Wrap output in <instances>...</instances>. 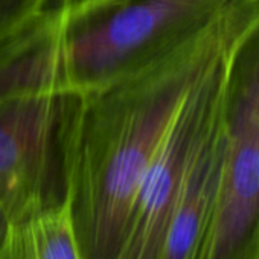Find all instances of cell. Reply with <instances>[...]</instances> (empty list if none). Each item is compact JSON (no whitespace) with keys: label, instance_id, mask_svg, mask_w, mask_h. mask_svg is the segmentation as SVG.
Returning a JSON list of instances; mask_svg holds the SVG:
<instances>
[{"label":"cell","instance_id":"9c48e42d","mask_svg":"<svg viewBox=\"0 0 259 259\" xmlns=\"http://www.w3.org/2000/svg\"><path fill=\"white\" fill-rule=\"evenodd\" d=\"M8 224H10L8 217H7V213H5L2 204H0V244H2V239H4V236H5V232H7V229H8Z\"/></svg>","mask_w":259,"mask_h":259},{"label":"cell","instance_id":"ba28073f","mask_svg":"<svg viewBox=\"0 0 259 259\" xmlns=\"http://www.w3.org/2000/svg\"><path fill=\"white\" fill-rule=\"evenodd\" d=\"M58 2L60 0H0V45L32 25Z\"/></svg>","mask_w":259,"mask_h":259},{"label":"cell","instance_id":"7a4b0ae2","mask_svg":"<svg viewBox=\"0 0 259 259\" xmlns=\"http://www.w3.org/2000/svg\"><path fill=\"white\" fill-rule=\"evenodd\" d=\"M235 0H60L0 45V98L90 96L153 67L206 31Z\"/></svg>","mask_w":259,"mask_h":259},{"label":"cell","instance_id":"6da1fadb","mask_svg":"<svg viewBox=\"0 0 259 259\" xmlns=\"http://www.w3.org/2000/svg\"><path fill=\"white\" fill-rule=\"evenodd\" d=\"M245 0L145 72L85 96L69 212L81 259H119L151 160L185 95L230 32Z\"/></svg>","mask_w":259,"mask_h":259},{"label":"cell","instance_id":"5b68a950","mask_svg":"<svg viewBox=\"0 0 259 259\" xmlns=\"http://www.w3.org/2000/svg\"><path fill=\"white\" fill-rule=\"evenodd\" d=\"M223 125L224 156L201 259H259V23L233 52Z\"/></svg>","mask_w":259,"mask_h":259},{"label":"cell","instance_id":"52a82bcc","mask_svg":"<svg viewBox=\"0 0 259 259\" xmlns=\"http://www.w3.org/2000/svg\"><path fill=\"white\" fill-rule=\"evenodd\" d=\"M0 259H81L69 203L60 209L10 223Z\"/></svg>","mask_w":259,"mask_h":259},{"label":"cell","instance_id":"8992f818","mask_svg":"<svg viewBox=\"0 0 259 259\" xmlns=\"http://www.w3.org/2000/svg\"><path fill=\"white\" fill-rule=\"evenodd\" d=\"M223 156L224 125L221 108L188 169L162 259H201L213 215Z\"/></svg>","mask_w":259,"mask_h":259},{"label":"cell","instance_id":"3957f363","mask_svg":"<svg viewBox=\"0 0 259 259\" xmlns=\"http://www.w3.org/2000/svg\"><path fill=\"white\" fill-rule=\"evenodd\" d=\"M84 102L64 92L0 98V204L10 223L69 203Z\"/></svg>","mask_w":259,"mask_h":259},{"label":"cell","instance_id":"277c9868","mask_svg":"<svg viewBox=\"0 0 259 259\" xmlns=\"http://www.w3.org/2000/svg\"><path fill=\"white\" fill-rule=\"evenodd\" d=\"M257 23L259 14L253 8L239 13L226 40L180 102L138 192L119 259H162L191 162L223 108L233 52Z\"/></svg>","mask_w":259,"mask_h":259}]
</instances>
